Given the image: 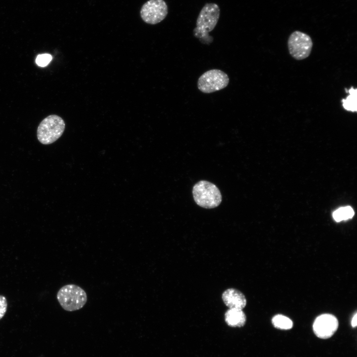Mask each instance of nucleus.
Listing matches in <instances>:
<instances>
[{"label": "nucleus", "instance_id": "f257e3e1", "mask_svg": "<svg viewBox=\"0 0 357 357\" xmlns=\"http://www.w3.org/2000/svg\"><path fill=\"white\" fill-rule=\"evenodd\" d=\"M220 14L216 3H207L202 7L197 18L194 36L203 44H211L213 38L209 35L217 25Z\"/></svg>", "mask_w": 357, "mask_h": 357}, {"label": "nucleus", "instance_id": "f03ea898", "mask_svg": "<svg viewBox=\"0 0 357 357\" xmlns=\"http://www.w3.org/2000/svg\"><path fill=\"white\" fill-rule=\"evenodd\" d=\"M192 194L196 203L207 209L217 207L221 203L222 199L218 188L206 180L197 182L193 187Z\"/></svg>", "mask_w": 357, "mask_h": 357}, {"label": "nucleus", "instance_id": "7ed1b4c3", "mask_svg": "<svg viewBox=\"0 0 357 357\" xmlns=\"http://www.w3.org/2000/svg\"><path fill=\"white\" fill-rule=\"evenodd\" d=\"M57 298L62 308L68 311L82 308L87 300L85 291L80 287L74 284L62 287L59 290Z\"/></svg>", "mask_w": 357, "mask_h": 357}, {"label": "nucleus", "instance_id": "20e7f679", "mask_svg": "<svg viewBox=\"0 0 357 357\" xmlns=\"http://www.w3.org/2000/svg\"><path fill=\"white\" fill-rule=\"evenodd\" d=\"M65 124L60 116L51 115L42 120L37 131L39 141L43 144H50L57 140L62 134Z\"/></svg>", "mask_w": 357, "mask_h": 357}, {"label": "nucleus", "instance_id": "39448f33", "mask_svg": "<svg viewBox=\"0 0 357 357\" xmlns=\"http://www.w3.org/2000/svg\"><path fill=\"white\" fill-rule=\"evenodd\" d=\"M229 83L228 75L224 71L213 69L203 73L197 81L198 89L204 93H211L226 87Z\"/></svg>", "mask_w": 357, "mask_h": 357}, {"label": "nucleus", "instance_id": "423d86ee", "mask_svg": "<svg viewBox=\"0 0 357 357\" xmlns=\"http://www.w3.org/2000/svg\"><path fill=\"white\" fill-rule=\"evenodd\" d=\"M313 46L311 38L307 34L296 31L290 36L288 48L291 56L297 60H302L310 54Z\"/></svg>", "mask_w": 357, "mask_h": 357}, {"label": "nucleus", "instance_id": "0eeeda50", "mask_svg": "<svg viewBox=\"0 0 357 357\" xmlns=\"http://www.w3.org/2000/svg\"><path fill=\"white\" fill-rule=\"evenodd\" d=\"M168 11V6L164 0H149L142 5L140 16L145 23L156 24L166 18Z\"/></svg>", "mask_w": 357, "mask_h": 357}, {"label": "nucleus", "instance_id": "6e6552de", "mask_svg": "<svg viewBox=\"0 0 357 357\" xmlns=\"http://www.w3.org/2000/svg\"><path fill=\"white\" fill-rule=\"evenodd\" d=\"M338 326V320L334 315L328 313L322 314L315 319L313 330L317 337L326 339L334 335Z\"/></svg>", "mask_w": 357, "mask_h": 357}, {"label": "nucleus", "instance_id": "1a4fd4ad", "mask_svg": "<svg viewBox=\"0 0 357 357\" xmlns=\"http://www.w3.org/2000/svg\"><path fill=\"white\" fill-rule=\"evenodd\" d=\"M222 299L229 308L242 309L246 304V299L244 295L233 288L228 289L223 292Z\"/></svg>", "mask_w": 357, "mask_h": 357}, {"label": "nucleus", "instance_id": "9d476101", "mask_svg": "<svg viewBox=\"0 0 357 357\" xmlns=\"http://www.w3.org/2000/svg\"><path fill=\"white\" fill-rule=\"evenodd\" d=\"M226 323L233 327H240L246 322V316L242 309L229 308L225 314Z\"/></svg>", "mask_w": 357, "mask_h": 357}, {"label": "nucleus", "instance_id": "9b49d317", "mask_svg": "<svg viewBox=\"0 0 357 357\" xmlns=\"http://www.w3.org/2000/svg\"><path fill=\"white\" fill-rule=\"evenodd\" d=\"M346 92L349 93V95L342 100L343 108L348 111L357 112V89L352 87L350 89H346Z\"/></svg>", "mask_w": 357, "mask_h": 357}, {"label": "nucleus", "instance_id": "f8f14e48", "mask_svg": "<svg viewBox=\"0 0 357 357\" xmlns=\"http://www.w3.org/2000/svg\"><path fill=\"white\" fill-rule=\"evenodd\" d=\"M272 323L275 328L283 330L290 329L293 326L292 320L282 314L275 315L272 319Z\"/></svg>", "mask_w": 357, "mask_h": 357}, {"label": "nucleus", "instance_id": "ddd939ff", "mask_svg": "<svg viewBox=\"0 0 357 357\" xmlns=\"http://www.w3.org/2000/svg\"><path fill=\"white\" fill-rule=\"evenodd\" d=\"M354 211L350 206L341 207L333 213V217L336 222L347 220L354 215Z\"/></svg>", "mask_w": 357, "mask_h": 357}, {"label": "nucleus", "instance_id": "4468645a", "mask_svg": "<svg viewBox=\"0 0 357 357\" xmlns=\"http://www.w3.org/2000/svg\"><path fill=\"white\" fill-rule=\"evenodd\" d=\"M52 57L51 55L44 54L39 55L36 59V62L38 65L44 67L47 65L51 61Z\"/></svg>", "mask_w": 357, "mask_h": 357}, {"label": "nucleus", "instance_id": "2eb2a0df", "mask_svg": "<svg viewBox=\"0 0 357 357\" xmlns=\"http://www.w3.org/2000/svg\"><path fill=\"white\" fill-rule=\"evenodd\" d=\"M7 302L5 297L0 295V320L4 316L6 312Z\"/></svg>", "mask_w": 357, "mask_h": 357}, {"label": "nucleus", "instance_id": "dca6fc26", "mask_svg": "<svg viewBox=\"0 0 357 357\" xmlns=\"http://www.w3.org/2000/svg\"><path fill=\"white\" fill-rule=\"evenodd\" d=\"M357 314L356 313L351 321V325L353 327H356L357 326Z\"/></svg>", "mask_w": 357, "mask_h": 357}]
</instances>
